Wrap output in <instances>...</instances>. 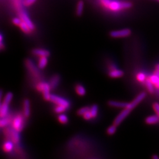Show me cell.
<instances>
[{
  "instance_id": "6da1fadb",
  "label": "cell",
  "mask_w": 159,
  "mask_h": 159,
  "mask_svg": "<svg viewBox=\"0 0 159 159\" xmlns=\"http://www.w3.org/2000/svg\"><path fill=\"white\" fill-rule=\"evenodd\" d=\"M132 6L133 5L130 2L110 0L106 9H108L111 11L117 12L130 9Z\"/></svg>"
},
{
  "instance_id": "7a4b0ae2",
  "label": "cell",
  "mask_w": 159,
  "mask_h": 159,
  "mask_svg": "<svg viewBox=\"0 0 159 159\" xmlns=\"http://www.w3.org/2000/svg\"><path fill=\"white\" fill-rule=\"evenodd\" d=\"M13 97V94L9 92L5 95L4 101L1 104L0 110V116L1 118L6 117L9 113V104Z\"/></svg>"
},
{
  "instance_id": "3957f363",
  "label": "cell",
  "mask_w": 159,
  "mask_h": 159,
  "mask_svg": "<svg viewBox=\"0 0 159 159\" xmlns=\"http://www.w3.org/2000/svg\"><path fill=\"white\" fill-rule=\"evenodd\" d=\"M37 89L39 92H42L44 100L46 101L50 100L51 96L50 94V90L51 89L50 84H48L43 81L40 82L37 85Z\"/></svg>"
},
{
  "instance_id": "277c9868",
  "label": "cell",
  "mask_w": 159,
  "mask_h": 159,
  "mask_svg": "<svg viewBox=\"0 0 159 159\" xmlns=\"http://www.w3.org/2000/svg\"><path fill=\"white\" fill-rule=\"evenodd\" d=\"M25 66L30 73L33 75L35 78L40 79L42 77L40 71L38 70L37 67L34 64L33 62L30 59H27L25 61Z\"/></svg>"
},
{
  "instance_id": "5b68a950",
  "label": "cell",
  "mask_w": 159,
  "mask_h": 159,
  "mask_svg": "<svg viewBox=\"0 0 159 159\" xmlns=\"http://www.w3.org/2000/svg\"><path fill=\"white\" fill-rule=\"evenodd\" d=\"M13 128L18 132H21L24 127V118L21 114H17L14 118L12 123Z\"/></svg>"
},
{
  "instance_id": "8992f818",
  "label": "cell",
  "mask_w": 159,
  "mask_h": 159,
  "mask_svg": "<svg viewBox=\"0 0 159 159\" xmlns=\"http://www.w3.org/2000/svg\"><path fill=\"white\" fill-rule=\"evenodd\" d=\"M132 34V31L129 28H125L118 30L112 31L110 33V35L112 38H125L130 36Z\"/></svg>"
},
{
  "instance_id": "52a82bcc",
  "label": "cell",
  "mask_w": 159,
  "mask_h": 159,
  "mask_svg": "<svg viewBox=\"0 0 159 159\" xmlns=\"http://www.w3.org/2000/svg\"><path fill=\"white\" fill-rule=\"evenodd\" d=\"M146 96V93L145 92H142L140 93L130 103H128V106L126 107L127 109H130V110L134 109L140 102H142Z\"/></svg>"
},
{
  "instance_id": "ba28073f",
  "label": "cell",
  "mask_w": 159,
  "mask_h": 159,
  "mask_svg": "<svg viewBox=\"0 0 159 159\" xmlns=\"http://www.w3.org/2000/svg\"><path fill=\"white\" fill-rule=\"evenodd\" d=\"M50 101L56 104L57 105H61L67 107L68 108L70 106V103L68 101L64 99L61 97H59L58 96L51 94V96Z\"/></svg>"
},
{
  "instance_id": "9c48e42d",
  "label": "cell",
  "mask_w": 159,
  "mask_h": 159,
  "mask_svg": "<svg viewBox=\"0 0 159 159\" xmlns=\"http://www.w3.org/2000/svg\"><path fill=\"white\" fill-rule=\"evenodd\" d=\"M7 136L9 138L11 139V140L14 143V144H18L20 142V136H19V132L15 130L14 128H9L7 130Z\"/></svg>"
},
{
  "instance_id": "30bf717a",
  "label": "cell",
  "mask_w": 159,
  "mask_h": 159,
  "mask_svg": "<svg viewBox=\"0 0 159 159\" xmlns=\"http://www.w3.org/2000/svg\"><path fill=\"white\" fill-rule=\"evenodd\" d=\"M130 111L131 110L130 109H127V108L124 109L114 119V124L117 126L120 125L126 117L128 116Z\"/></svg>"
},
{
  "instance_id": "8fae6325",
  "label": "cell",
  "mask_w": 159,
  "mask_h": 159,
  "mask_svg": "<svg viewBox=\"0 0 159 159\" xmlns=\"http://www.w3.org/2000/svg\"><path fill=\"white\" fill-rule=\"evenodd\" d=\"M19 16L21 20L26 23L28 27L30 28V29L33 31L35 28V26L34 25L33 23L30 20V17H28V14L24 11H20L19 13Z\"/></svg>"
},
{
  "instance_id": "7c38bea8",
  "label": "cell",
  "mask_w": 159,
  "mask_h": 159,
  "mask_svg": "<svg viewBox=\"0 0 159 159\" xmlns=\"http://www.w3.org/2000/svg\"><path fill=\"white\" fill-rule=\"evenodd\" d=\"M128 103L122 102V101H109L108 104L111 107H117V108H124L125 109L128 106Z\"/></svg>"
},
{
  "instance_id": "4fadbf2b",
  "label": "cell",
  "mask_w": 159,
  "mask_h": 159,
  "mask_svg": "<svg viewBox=\"0 0 159 159\" xmlns=\"http://www.w3.org/2000/svg\"><path fill=\"white\" fill-rule=\"evenodd\" d=\"M33 54L40 57H49L50 54V52L49 51L42 49H35L32 51Z\"/></svg>"
},
{
  "instance_id": "5bb4252c",
  "label": "cell",
  "mask_w": 159,
  "mask_h": 159,
  "mask_svg": "<svg viewBox=\"0 0 159 159\" xmlns=\"http://www.w3.org/2000/svg\"><path fill=\"white\" fill-rule=\"evenodd\" d=\"M60 81V76L58 74H55L51 78L50 80V85L51 90L55 89L59 85Z\"/></svg>"
},
{
  "instance_id": "9a60e30c",
  "label": "cell",
  "mask_w": 159,
  "mask_h": 159,
  "mask_svg": "<svg viewBox=\"0 0 159 159\" xmlns=\"http://www.w3.org/2000/svg\"><path fill=\"white\" fill-rule=\"evenodd\" d=\"M124 75V72L119 69L115 68L110 71L109 73V75L113 78H117L123 77Z\"/></svg>"
},
{
  "instance_id": "2e32d148",
  "label": "cell",
  "mask_w": 159,
  "mask_h": 159,
  "mask_svg": "<svg viewBox=\"0 0 159 159\" xmlns=\"http://www.w3.org/2000/svg\"><path fill=\"white\" fill-rule=\"evenodd\" d=\"M145 121L148 125H154L159 123V117L157 114L150 116L146 118Z\"/></svg>"
},
{
  "instance_id": "e0dca14e",
  "label": "cell",
  "mask_w": 159,
  "mask_h": 159,
  "mask_svg": "<svg viewBox=\"0 0 159 159\" xmlns=\"http://www.w3.org/2000/svg\"><path fill=\"white\" fill-rule=\"evenodd\" d=\"M30 115V103L28 99H25L24 101V117H28Z\"/></svg>"
},
{
  "instance_id": "ac0fdd59",
  "label": "cell",
  "mask_w": 159,
  "mask_h": 159,
  "mask_svg": "<svg viewBox=\"0 0 159 159\" xmlns=\"http://www.w3.org/2000/svg\"><path fill=\"white\" fill-rule=\"evenodd\" d=\"M13 148H14V143L11 140L6 141L4 143L3 146H2L3 150L6 153L11 152L13 150Z\"/></svg>"
},
{
  "instance_id": "d6986e66",
  "label": "cell",
  "mask_w": 159,
  "mask_h": 159,
  "mask_svg": "<svg viewBox=\"0 0 159 159\" xmlns=\"http://www.w3.org/2000/svg\"><path fill=\"white\" fill-rule=\"evenodd\" d=\"M84 2L81 0L77 2V7H76V14L77 16H81L83 14V9H84Z\"/></svg>"
},
{
  "instance_id": "ffe728a7",
  "label": "cell",
  "mask_w": 159,
  "mask_h": 159,
  "mask_svg": "<svg viewBox=\"0 0 159 159\" xmlns=\"http://www.w3.org/2000/svg\"><path fill=\"white\" fill-rule=\"evenodd\" d=\"M149 80L152 82V83L155 85L156 84H158L159 82V70H156V72L154 74L151 75L150 77H149Z\"/></svg>"
},
{
  "instance_id": "44dd1931",
  "label": "cell",
  "mask_w": 159,
  "mask_h": 159,
  "mask_svg": "<svg viewBox=\"0 0 159 159\" xmlns=\"http://www.w3.org/2000/svg\"><path fill=\"white\" fill-rule=\"evenodd\" d=\"M75 91L80 96H84L86 94V90L84 87L81 84H77L75 86Z\"/></svg>"
},
{
  "instance_id": "7402d4cb",
  "label": "cell",
  "mask_w": 159,
  "mask_h": 159,
  "mask_svg": "<svg viewBox=\"0 0 159 159\" xmlns=\"http://www.w3.org/2000/svg\"><path fill=\"white\" fill-rule=\"evenodd\" d=\"M19 27H20V29L22 30V31L24 32V33L30 34L31 33V32L32 31V30L30 29V28L28 27V25L23 21L19 25Z\"/></svg>"
},
{
  "instance_id": "603a6c76",
  "label": "cell",
  "mask_w": 159,
  "mask_h": 159,
  "mask_svg": "<svg viewBox=\"0 0 159 159\" xmlns=\"http://www.w3.org/2000/svg\"><path fill=\"white\" fill-rule=\"evenodd\" d=\"M48 64V59L47 57H41L40 61L38 62V68L40 69H43L47 66Z\"/></svg>"
},
{
  "instance_id": "cb8c5ba5",
  "label": "cell",
  "mask_w": 159,
  "mask_h": 159,
  "mask_svg": "<svg viewBox=\"0 0 159 159\" xmlns=\"http://www.w3.org/2000/svg\"><path fill=\"white\" fill-rule=\"evenodd\" d=\"M92 114V118H95L97 117L98 114V111H99V107L97 104H94L90 107V110Z\"/></svg>"
},
{
  "instance_id": "d4e9b609",
  "label": "cell",
  "mask_w": 159,
  "mask_h": 159,
  "mask_svg": "<svg viewBox=\"0 0 159 159\" xmlns=\"http://www.w3.org/2000/svg\"><path fill=\"white\" fill-rule=\"evenodd\" d=\"M154 84L152 83V82L149 80V78L147 79L146 80V85L147 87V89L148 90V91L150 93H153L154 91Z\"/></svg>"
},
{
  "instance_id": "484cf974",
  "label": "cell",
  "mask_w": 159,
  "mask_h": 159,
  "mask_svg": "<svg viewBox=\"0 0 159 159\" xmlns=\"http://www.w3.org/2000/svg\"><path fill=\"white\" fill-rule=\"evenodd\" d=\"M68 109L67 107L64 106H61V105H57L55 108H54V112L58 114H61L64 112L67 109Z\"/></svg>"
},
{
  "instance_id": "4316f807",
  "label": "cell",
  "mask_w": 159,
  "mask_h": 159,
  "mask_svg": "<svg viewBox=\"0 0 159 159\" xmlns=\"http://www.w3.org/2000/svg\"><path fill=\"white\" fill-rule=\"evenodd\" d=\"M59 122L61 124H67L68 121V118L66 115L63 114H60L58 117Z\"/></svg>"
},
{
  "instance_id": "83f0119b",
  "label": "cell",
  "mask_w": 159,
  "mask_h": 159,
  "mask_svg": "<svg viewBox=\"0 0 159 159\" xmlns=\"http://www.w3.org/2000/svg\"><path fill=\"white\" fill-rule=\"evenodd\" d=\"M9 123H10V120L8 117H7V116L1 118V121H0L1 127H5L8 126Z\"/></svg>"
},
{
  "instance_id": "f1b7e54d",
  "label": "cell",
  "mask_w": 159,
  "mask_h": 159,
  "mask_svg": "<svg viewBox=\"0 0 159 159\" xmlns=\"http://www.w3.org/2000/svg\"><path fill=\"white\" fill-rule=\"evenodd\" d=\"M117 130V126L114 124L110 126L107 129V133L109 135H113L116 133Z\"/></svg>"
},
{
  "instance_id": "f546056e",
  "label": "cell",
  "mask_w": 159,
  "mask_h": 159,
  "mask_svg": "<svg viewBox=\"0 0 159 159\" xmlns=\"http://www.w3.org/2000/svg\"><path fill=\"white\" fill-rule=\"evenodd\" d=\"M90 108L89 107H87V106H86V107H82V108H81V109H79L78 111H77V114L78 115V116H83L84 114L85 113H87V111H90Z\"/></svg>"
},
{
  "instance_id": "4dcf8cb0",
  "label": "cell",
  "mask_w": 159,
  "mask_h": 159,
  "mask_svg": "<svg viewBox=\"0 0 159 159\" xmlns=\"http://www.w3.org/2000/svg\"><path fill=\"white\" fill-rule=\"evenodd\" d=\"M137 80L139 81V82H141V83H142V82H144V81H146V74H144V73H142V72H140V73H139L137 74Z\"/></svg>"
},
{
  "instance_id": "1f68e13d",
  "label": "cell",
  "mask_w": 159,
  "mask_h": 159,
  "mask_svg": "<svg viewBox=\"0 0 159 159\" xmlns=\"http://www.w3.org/2000/svg\"><path fill=\"white\" fill-rule=\"evenodd\" d=\"M37 0H23V5L25 7H30L33 5Z\"/></svg>"
},
{
  "instance_id": "d6a6232c",
  "label": "cell",
  "mask_w": 159,
  "mask_h": 159,
  "mask_svg": "<svg viewBox=\"0 0 159 159\" xmlns=\"http://www.w3.org/2000/svg\"><path fill=\"white\" fill-rule=\"evenodd\" d=\"M21 22H22V20L20 18H20H18V17L13 18V20H12V23L14 25H17V26H19Z\"/></svg>"
},
{
  "instance_id": "836d02e7",
  "label": "cell",
  "mask_w": 159,
  "mask_h": 159,
  "mask_svg": "<svg viewBox=\"0 0 159 159\" xmlns=\"http://www.w3.org/2000/svg\"><path fill=\"white\" fill-rule=\"evenodd\" d=\"M153 108L154 109L156 114L159 117V103L156 102L153 105Z\"/></svg>"
},
{
  "instance_id": "e575fe53",
  "label": "cell",
  "mask_w": 159,
  "mask_h": 159,
  "mask_svg": "<svg viewBox=\"0 0 159 159\" xmlns=\"http://www.w3.org/2000/svg\"><path fill=\"white\" fill-rule=\"evenodd\" d=\"M83 117L84 119L87 120H89L92 119V116L90 111H89L87 113H85L84 115L83 116Z\"/></svg>"
},
{
  "instance_id": "d590c367",
  "label": "cell",
  "mask_w": 159,
  "mask_h": 159,
  "mask_svg": "<svg viewBox=\"0 0 159 159\" xmlns=\"http://www.w3.org/2000/svg\"><path fill=\"white\" fill-rule=\"evenodd\" d=\"M0 40H1V44H0V47H1V49L3 50L4 49V43H3V35L1 34L0 35Z\"/></svg>"
},
{
  "instance_id": "8d00e7d4",
  "label": "cell",
  "mask_w": 159,
  "mask_h": 159,
  "mask_svg": "<svg viewBox=\"0 0 159 159\" xmlns=\"http://www.w3.org/2000/svg\"><path fill=\"white\" fill-rule=\"evenodd\" d=\"M153 159H159V157L157 155H154L153 156Z\"/></svg>"
},
{
  "instance_id": "74e56055",
  "label": "cell",
  "mask_w": 159,
  "mask_h": 159,
  "mask_svg": "<svg viewBox=\"0 0 159 159\" xmlns=\"http://www.w3.org/2000/svg\"><path fill=\"white\" fill-rule=\"evenodd\" d=\"M156 70H159V64H157V66H156Z\"/></svg>"
},
{
  "instance_id": "f35d334b",
  "label": "cell",
  "mask_w": 159,
  "mask_h": 159,
  "mask_svg": "<svg viewBox=\"0 0 159 159\" xmlns=\"http://www.w3.org/2000/svg\"><path fill=\"white\" fill-rule=\"evenodd\" d=\"M156 87H157V88H158V89H159V82L158 84H156Z\"/></svg>"
},
{
  "instance_id": "ab89813d",
  "label": "cell",
  "mask_w": 159,
  "mask_h": 159,
  "mask_svg": "<svg viewBox=\"0 0 159 159\" xmlns=\"http://www.w3.org/2000/svg\"><path fill=\"white\" fill-rule=\"evenodd\" d=\"M157 1H159V0H157Z\"/></svg>"
}]
</instances>
